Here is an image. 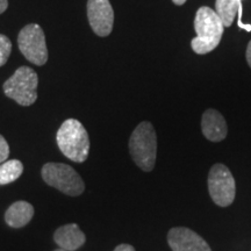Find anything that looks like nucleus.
<instances>
[{"instance_id": "obj_13", "label": "nucleus", "mask_w": 251, "mask_h": 251, "mask_svg": "<svg viewBox=\"0 0 251 251\" xmlns=\"http://www.w3.org/2000/svg\"><path fill=\"white\" fill-rule=\"evenodd\" d=\"M34 215V207L27 201H17L8 207L5 221L12 228H23L30 222Z\"/></svg>"}, {"instance_id": "obj_18", "label": "nucleus", "mask_w": 251, "mask_h": 251, "mask_svg": "<svg viewBox=\"0 0 251 251\" xmlns=\"http://www.w3.org/2000/svg\"><path fill=\"white\" fill-rule=\"evenodd\" d=\"M8 8V0H0V14H2Z\"/></svg>"}, {"instance_id": "obj_21", "label": "nucleus", "mask_w": 251, "mask_h": 251, "mask_svg": "<svg viewBox=\"0 0 251 251\" xmlns=\"http://www.w3.org/2000/svg\"><path fill=\"white\" fill-rule=\"evenodd\" d=\"M55 251H67V250H64V249H57V250H55Z\"/></svg>"}, {"instance_id": "obj_2", "label": "nucleus", "mask_w": 251, "mask_h": 251, "mask_svg": "<svg viewBox=\"0 0 251 251\" xmlns=\"http://www.w3.org/2000/svg\"><path fill=\"white\" fill-rule=\"evenodd\" d=\"M56 141L63 155L71 161L83 163L89 157V134L76 119H68L63 122L56 135Z\"/></svg>"}, {"instance_id": "obj_7", "label": "nucleus", "mask_w": 251, "mask_h": 251, "mask_svg": "<svg viewBox=\"0 0 251 251\" xmlns=\"http://www.w3.org/2000/svg\"><path fill=\"white\" fill-rule=\"evenodd\" d=\"M208 192L215 205L220 207H228L234 202L236 186L235 179L224 164H214L208 174Z\"/></svg>"}, {"instance_id": "obj_8", "label": "nucleus", "mask_w": 251, "mask_h": 251, "mask_svg": "<svg viewBox=\"0 0 251 251\" xmlns=\"http://www.w3.org/2000/svg\"><path fill=\"white\" fill-rule=\"evenodd\" d=\"M87 19L97 35L108 36L114 25V11L109 0H87Z\"/></svg>"}, {"instance_id": "obj_20", "label": "nucleus", "mask_w": 251, "mask_h": 251, "mask_svg": "<svg viewBox=\"0 0 251 251\" xmlns=\"http://www.w3.org/2000/svg\"><path fill=\"white\" fill-rule=\"evenodd\" d=\"M172 1H174L176 5L180 6V5H184L185 2H186V0H172Z\"/></svg>"}, {"instance_id": "obj_5", "label": "nucleus", "mask_w": 251, "mask_h": 251, "mask_svg": "<svg viewBox=\"0 0 251 251\" xmlns=\"http://www.w3.org/2000/svg\"><path fill=\"white\" fill-rule=\"evenodd\" d=\"M42 178L47 184L67 196L78 197L85 191V184L79 174L68 164L47 163L42 168Z\"/></svg>"}, {"instance_id": "obj_12", "label": "nucleus", "mask_w": 251, "mask_h": 251, "mask_svg": "<svg viewBox=\"0 0 251 251\" xmlns=\"http://www.w3.org/2000/svg\"><path fill=\"white\" fill-rule=\"evenodd\" d=\"M215 12L221 19L225 27H230L233 25L236 14H240L238 18V27L241 29L251 31V25L242 23V0H216Z\"/></svg>"}, {"instance_id": "obj_15", "label": "nucleus", "mask_w": 251, "mask_h": 251, "mask_svg": "<svg viewBox=\"0 0 251 251\" xmlns=\"http://www.w3.org/2000/svg\"><path fill=\"white\" fill-rule=\"evenodd\" d=\"M12 51V42L4 34H0V67L6 64Z\"/></svg>"}, {"instance_id": "obj_3", "label": "nucleus", "mask_w": 251, "mask_h": 251, "mask_svg": "<svg viewBox=\"0 0 251 251\" xmlns=\"http://www.w3.org/2000/svg\"><path fill=\"white\" fill-rule=\"evenodd\" d=\"M129 152L141 170L152 171L157 157V136L150 122L143 121L135 128L129 139Z\"/></svg>"}, {"instance_id": "obj_4", "label": "nucleus", "mask_w": 251, "mask_h": 251, "mask_svg": "<svg viewBox=\"0 0 251 251\" xmlns=\"http://www.w3.org/2000/svg\"><path fill=\"white\" fill-rule=\"evenodd\" d=\"M39 77L29 67H20L13 76L5 81L2 89L6 97L21 106H30L37 99Z\"/></svg>"}, {"instance_id": "obj_11", "label": "nucleus", "mask_w": 251, "mask_h": 251, "mask_svg": "<svg viewBox=\"0 0 251 251\" xmlns=\"http://www.w3.org/2000/svg\"><path fill=\"white\" fill-rule=\"evenodd\" d=\"M54 240L61 249L75 251L85 243V235L76 224L59 227L54 234Z\"/></svg>"}, {"instance_id": "obj_14", "label": "nucleus", "mask_w": 251, "mask_h": 251, "mask_svg": "<svg viewBox=\"0 0 251 251\" xmlns=\"http://www.w3.org/2000/svg\"><path fill=\"white\" fill-rule=\"evenodd\" d=\"M24 164L18 159H11L0 164V185L13 183L23 175Z\"/></svg>"}, {"instance_id": "obj_19", "label": "nucleus", "mask_w": 251, "mask_h": 251, "mask_svg": "<svg viewBox=\"0 0 251 251\" xmlns=\"http://www.w3.org/2000/svg\"><path fill=\"white\" fill-rule=\"evenodd\" d=\"M246 56H247V62H248V64H249V67L251 68V41L249 42V45H248Z\"/></svg>"}, {"instance_id": "obj_1", "label": "nucleus", "mask_w": 251, "mask_h": 251, "mask_svg": "<svg viewBox=\"0 0 251 251\" xmlns=\"http://www.w3.org/2000/svg\"><path fill=\"white\" fill-rule=\"evenodd\" d=\"M194 29L197 36L191 42V47L196 54L205 55L219 46L224 35L225 26L214 9L202 6L196 14Z\"/></svg>"}, {"instance_id": "obj_6", "label": "nucleus", "mask_w": 251, "mask_h": 251, "mask_svg": "<svg viewBox=\"0 0 251 251\" xmlns=\"http://www.w3.org/2000/svg\"><path fill=\"white\" fill-rule=\"evenodd\" d=\"M18 46L27 61L41 67L48 62V48L45 31L39 25L25 26L18 35Z\"/></svg>"}, {"instance_id": "obj_9", "label": "nucleus", "mask_w": 251, "mask_h": 251, "mask_svg": "<svg viewBox=\"0 0 251 251\" xmlns=\"http://www.w3.org/2000/svg\"><path fill=\"white\" fill-rule=\"evenodd\" d=\"M168 243L172 251H212L208 243L200 235L185 227L170 229Z\"/></svg>"}, {"instance_id": "obj_16", "label": "nucleus", "mask_w": 251, "mask_h": 251, "mask_svg": "<svg viewBox=\"0 0 251 251\" xmlns=\"http://www.w3.org/2000/svg\"><path fill=\"white\" fill-rule=\"evenodd\" d=\"M9 156V146L2 135H0V164L6 162Z\"/></svg>"}, {"instance_id": "obj_17", "label": "nucleus", "mask_w": 251, "mask_h": 251, "mask_svg": "<svg viewBox=\"0 0 251 251\" xmlns=\"http://www.w3.org/2000/svg\"><path fill=\"white\" fill-rule=\"evenodd\" d=\"M114 251H135L134 247L130 246V244H120V246H118L115 248Z\"/></svg>"}, {"instance_id": "obj_10", "label": "nucleus", "mask_w": 251, "mask_h": 251, "mask_svg": "<svg viewBox=\"0 0 251 251\" xmlns=\"http://www.w3.org/2000/svg\"><path fill=\"white\" fill-rule=\"evenodd\" d=\"M201 130L203 136L211 142H221L228 134L227 122L221 113L209 108L203 112L201 118Z\"/></svg>"}]
</instances>
